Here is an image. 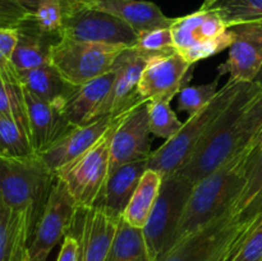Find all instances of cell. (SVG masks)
<instances>
[{
  "label": "cell",
  "mask_w": 262,
  "mask_h": 261,
  "mask_svg": "<svg viewBox=\"0 0 262 261\" xmlns=\"http://www.w3.org/2000/svg\"><path fill=\"white\" fill-rule=\"evenodd\" d=\"M15 2L22 5L30 14H33L45 0H15Z\"/></svg>",
  "instance_id": "41"
},
{
  "label": "cell",
  "mask_w": 262,
  "mask_h": 261,
  "mask_svg": "<svg viewBox=\"0 0 262 261\" xmlns=\"http://www.w3.org/2000/svg\"><path fill=\"white\" fill-rule=\"evenodd\" d=\"M114 78L115 72L112 69L92 81L74 87L63 105V113L67 119L73 125H84L104 117L102 109Z\"/></svg>",
  "instance_id": "18"
},
{
  "label": "cell",
  "mask_w": 262,
  "mask_h": 261,
  "mask_svg": "<svg viewBox=\"0 0 262 261\" xmlns=\"http://www.w3.org/2000/svg\"><path fill=\"white\" fill-rule=\"evenodd\" d=\"M170 30L176 50L192 64L229 49L233 41L232 30L220 15L202 8L174 18Z\"/></svg>",
  "instance_id": "7"
},
{
  "label": "cell",
  "mask_w": 262,
  "mask_h": 261,
  "mask_svg": "<svg viewBox=\"0 0 262 261\" xmlns=\"http://www.w3.org/2000/svg\"><path fill=\"white\" fill-rule=\"evenodd\" d=\"M232 261H262V224L246 240Z\"/></svg>",
  "instance_id": "37"
},
{
  "label": "cell",
  "mask_w": 262,
  "mask_h": 261,
  "mask_svg": "<svg viewBox=\"0 0 262 261\" xmlns=\"http://www.w3.org/2000/svg\"><path fill=\"white\" fill-rule=\"evenodd\" d=\"M104 261H150L142 229L130 227L120 217L114 241Z\"/></svg>",
  "instance_id": "26"
},
{
  "label": "cell",
  "mask_w": 262,
  "mask_h": 261,
  "mask_svg": "<svg viewBox=\"0 0 262 261\" xmlns=\"http://www.w3.org/2000/svg\"><path fill=\"white\" fill-rule=\"evenodd\" d=\"M26 261H41V260H36V258H31L30 256H27V258H26Z\"/></svg>",
  "instance_id": "45"
},
{
  "label": "cell",
  "mask_w": 262,
  "mask_h": 261,
  "mask_svg": "<svg viewBox=\"0 0 262 261\" xmlns=\"http://www.w3.org/2000/svg\"><path fill=\"white\" fill-rule=\"evenodd\" d=\"M248 150L251 151V154H257L262 151V130L258 133L256 137L252 138L250 143H248Z\"/></svg>",
  "instance_id": "43"
},
{
  "label": "cell",
  "mask_w": 262,
  "mask_h": 261,
  "mask_svg": "<svg viewBox=\"0 0 262 261\" xmlns=\"http://www.w3.org/2000/svg\"><path fill=\"white\" fill-rule=\"evenodd\" d=\"M125 48L60 37L51 49L50 61L67 82L77 87L112 71Z\"/></svg>",
  "instance_id": "8"
},
{
  "label": "cell",
  "mask_w": 262,
  "mask_h": 261,
  "mask_svg": "<svg viewBox=\"0 0 262 261\" xmlns=\"http://www.w3.org/2000/svg\"><path fill=\"white\" fill-rule=\"evenodd\" d=\"M192 66L178 51L152 56L141 76L138 99L143 102L171 100L188 81Z\"/></svg>",
  "instance_id": "15"
},
{
  "label": "cell",
  "mask_w": 262,
  "mask_h": 261,
  "mask_svg": "<svg viewBox=\"0 0 262 261\" xmlns=\"http://www.w3.org/2000/svg\"><path fill=\"white\" fill-rule=\"evenodd\" d=\"M8 63H10V60H9V59L7 58V56L4 55V54L2 53V51H0V67L7 66Z\"/></svg>",
  "instance_id": "44"
},
{
  "label": "cell",
  "mask_w": 262,
  "mask_h": 261,
  "mask_svg": "<svg viewBox=\"0 0 262 261\" xmlns=\"http://www.w3.org/2000/svg\"><path fill=\"white\" fill-rule=\"evenodd\" d=\"M87 7L104 10L124 20L141 35L155 28H168L174 18H169L152 2L145 0H92Z\"/></svg>",
  "instance_id": "20"
},
{
  "label": "cell",
  "mask_w": 262,
  "mask_h": 261,
  "mask_svg": "<svg viewBox=\"0 0 262 261\" xmlns=\"http://www.w3.org/2000/svg\"><path fill=\"white\" fill-rule=\"evenodd\" d=\"M77 207L78 205L64 182L55 178L45 209L36 224L28 246V256L31 258L48 260L53 248L69 233Z\"/></svg>",
  "instance_id": "11"
},
{
  "label": "cell",
  "mask_w": 262,
  "mask_h": 261,
  "mask_svg": "<svg viewBox=\"0 0 262 261\" xmlns=\"http://www.w3.org/2000/svg\"><path fill=\"white\" fill-rule=\"evenodd\" d=\"M120 217L101 207H77L68 234L78 241V261L105 260Z\"/></svg>",
  "instance_id": "13"
},
{
  "label": "cell",
  "mask_w": 262,
  "mask_h": 261,
  "mask_svg": "<svg viewBox=\"0 0 262 261\" xmlns=\"http://www.w3.org/2000/svg\"><path fill=\"white\" fill-rule=\"evenodd\" d=\"M201 8L216 12L229 27L262 20V0H210Z\"/></svg>",
  "instance_id": "27"
},
{
  "label": "cell",
  "mask_w": 262,
  "mask_h": 261,
  "mask_svg": "<svg viewBox=\"0 0 262 261\" xmlns=\"http://www.w3.org/2000/svg\"><path fill=\"white\" fill-rule=\"evenodd\" d=\"M146 169L147 160H140L110 171L104 191L95 206L101 207L115 216H122Z\"/></svg>",
  "instance_id": "22"
},
{
  "label": "cell",
  "mask_w": 262,
  "mask_h": 261,
  "mask_svg": "<svg viewBox=\"0 0 262 261\" xmlns=\"http://www.w3.org/2000/svg\"><path fill=\"white\" fill-rule=\"evenodd\" d=\"M63 8V13L67 10H71L73 8L79 7V5H87L89 3H91L92 0H59Z\"/></svg>",
  "instance_id": "42"
},
{
  "label": "cell",
  "mask_w": 262,
  "mask_h": 261,
  "mask_svg": "<svg viewBox=\"0 0 262 261\" xmlns=\"http://www.w3.org/2000/svg\"><path fill=\"white\" fill-rule=\"evenodd\" d=\"M241 127L245 130L250 142L262 130V91L253 97L243 112L241 117Z\"/></svg>",
  "instance_id": "35"
},
{
  "label": "cell",
  "mask_w": 262,
  "mask_h": 261,
  "mask_svg": "<svg viewBox=\"0 0 262 261\" xmlns=\"http://www.w3.org/2000/svg\"><path fill=\"white\" fill-rule=\"evenodd\" d=\"M205 2H210V0H205Z\"/></svg>",
  "instance_id": "46"
},
{
  "label": "cell",
  "mask_w": 262,
  "mask_h": 261,
  "mask_svg": "<svg viewBox=\"0 0 262 261\" xmlns=\"http://www.w3.org/2000/svg\"><path fill=\"white\" fill-rule=\"evenodd\" d=\"M161 183H163V174L160 171L146 169L124 212L122 214V219L127 224L133 228L143 229L160 193Z\"/></svg>",
  "instance_id": "25"
},
{
  "label": "cell",
  "mask_w": 262,
  "mask_h": 261,
  "mask_svg": "<svg viewBox=\"0 0 262 261\" xmlns=\"http://www.w3.org/2000/svg\"><path fill=\"white\" fill-rule=\"evenodd\" d=\"M217 84L219 79L205 84H194V86H184L179 91L178 109L181 112L187 113L188 115H193L202 107L206 106L212 97L217 94Z\"/></svg>",
  "instance_id": "31"
},
{
  "label": "cell",
  "mask_w": 262,
  "mask_h": 261,
  "mask_svg": "<svg viewBox=\"0 0 262 261\" xmlns=\"http://www.w3.org/2000/svg\"><path fill=\"white\" fill-rule=\"evenodd\" d=\"M151 58L152 56L141 53L133 46H128L119 54L113 66L115 72L114 83L105 101L102 115H119L143 102L138 99V83Z\"/></svg>",
  "instance_id": "16"
},
{
  "label": "cell",
  "mask_w": 262,
  "mask_h": 261,
  "mask_svg": "<svg viewBox=\"0 0 262 261\" xmlns=\"http://www.w3.org/2000/svg\"><path fill=\"white\" fill-rule=\"evenodd\" d=\"M261 91L262 87L255 82L246 84L177 173L193 186L247 147L250 141L241 127V117L247 105Z\"/></svg>",
  "instance_id": "2"
},
{
  "label": "cell",
  "mask_w": 262,
  "mask_h": 261,
  "mask_svg": "<svg viewBox=\"0 0 262 261\" xmlns=\"http://www.w3.org/2000/svg\"><path fill=\"white\" fill-rule=\"evenodd\" d=\"M237 252L235 219L230 207L209 224L182 238L159 261H232Z\"/></svg>",
  "instance_id": "9"
},
{
  "label": "cell",
  "mask_w": 262,
  "mask_h": 261,
  "mask_svg": "<svg viewBox=\"0 0 262 261\" xmlns=\"http://www.w3.org/2000/svg\"><path fill=\"white\" fill-rule=\"evenodd\" d=\"M55 173L40 155L8 158L0 155V201L30 215L35 230L55 182Z\"/></svg>",
  "instance_id": "3"
},
{
  "label": "cell",
  "mask_w": 262,
  "mask_h": 261,
  "mask_svg": "<svg viewBox=\"0 0 262 261\" xmlns=\"http://www.w3.org/2000/svg\"><path fill=\"white\" fill-rule=\"evenodd\" d=\"M250 155L248 147L243 148L214 173L193 184L171 247L182 238L209 224L228 209H233L245 182V170Z\"/></svg>",
  "instance_id": "1"
},
{
  "label": "cell",
  "mask_w": 262,
  "mask_h": 261,
  "mask_svg": "<svg viewBox=\"0 0 262 261\" xmlns=\"http://www.w3.org/2000/svg\"><path fill=\"white\" fill-rule=\"evenodd\" d=\"M0 155L8 158H26L37 155L30 136L12 117L0 114Z\"/></svg>",
  "instance_id": "28"
},
{
  "label": "cell",
  "mask_w": 262,
  "mask_h": 261,
  "mask_svg": "<svg viewBox=\"0 0 262 261\" xmlns=\"http://www.w3.org/2000/svg\"><path fill=\"white\" fill-rule=\"evenodd\" d=\"M32 234L30 215L0 201V261H26Z\"/></svg>",
  "instance_id": "23"
},
{
  "label": "cell",
  "mask_w": 262,
  "mask_h": 261,
  "mask_svg": "<svg viewBox=\"0 0 262 261\" xmlns=\"http://www.w3.org/2000/svg\"><path fill=\"white\" fill-rule=\"evenodd\" d=\"M262 188V151L251 154L245 170V182L237 201L233 205L234 216L239 214Z\"/></svg>",
  "instance_id": "30"
},
{
  "label": "cell",
  "mask_w": 262,
  "mask_h": 261,
  "mask_svg": "<svg viewBox=\"0 0 262 261\" xmlns=\"http://www.w3.org/2000/svg\"><path fill=\"white\" fill-rule=\"evenodd\" d=\"M17 72L26 90L50 104L60 106L61 109L66 100L74 90V86L67 82L51 63Z\"/></svg>",
  "instance_id": "24"
},
{
  "label": "cell",
  "mask_w": 262,
  "mask_h": 261,
  "mask_svg": "<svg viewBox=\"0 0 262 261\" xmlns=\"http://www.w3.org/2000/svg\"><path fill=\"white\" fill-rule=\"evenodd\" d=\"M17 28L18 42L10 58L12 66L17 71H27L50 64L51 49L60 40V36L43 32L31 15Z\"/></svg>",
  "instance_id": "21"
},
{
  "label": "cell",
  "mask_w": 262,
  "mask_h": 261,
  "mask_svg": "<svg viewBox=\"0 0 262 261\" xmlns=\"http://www.w3.org/2000/svg\"><path fill=\"white\" fill-rule=\"evenodd\" d=\"M233 32L229 55L217 67L219 76L229 74V81L252 83L262 69V20L230 26Z\"/></svg>",
  "instance_id": "14"
},
{
  "label": "cell",
  "mask_w": 262,
  "mask_h": 261,
  "mask_svg": "<svg viewBox=\"0 0 262 261\" xmlns=\"http://www.w3.org/2000/svg\"><path fill=\"white\" fill-rule=\"evenodd\" d=\"M0 114L13 118L12 106H10L9 92H8L7 84H5L2 71H0ZM13 119H14V118H13Z\"/></svg>",
  "instance_id": "40"
},
{
  "label": "cell",
  "mask_w": 262,
  "mask_h": 261,
  "mask_svg": "<svg viewBox=\"0 0 262 261\" xmlns=\"http://www.w3.org/2000/svg\"><path fill=\"white\" fill-rule=\"evenodd\" d=\"M56 261H78V241L74 235L67 234L63 238Z\"/></svg>",
  "instance_id": "39"
},
{
  "label": "cell",
  "mask_w": 262,
  "mask_h": 261,
  "mask_svg": "<svg viewBox=\"0 0 262 261\" xmlns=\"http://www.w3.org/2000/svg\"><path fill=\"white\" fill-rule=\"evenodd\" d=\"M247 83L233 82L228 79L227 83L217 91L211 101L189 115L188 120L170 140L165 141L158 150L152 151L147 159V169L160 171L161 174L174 173L182 164L189 158L194 148L212 129L217 120L227 112L235 97L241 94Z\"/></svg>",
  "instance_id": "4"
},
{
  "label": "cell",
  "mask_w": 262,
  "mask_h": 261,
  "mask_svg": "<svg viewBox=\"0 0 262 261\" xmlns=\"http://www.w3.org/2000/svg\"><path fill=\"white\" fill-rule=\"evenodd\" d=\"M192 184L179 173L164 174L160 193L142 233L150 261H159L171 247Z\"/></svg>",
  "instance_id": "6"
},
{
  "label": "cell",
  "mask_w": 262,
  "mask_h": 261,
  "mask_svg": "<svg viewBox=\"0 0 262 261\" xmlns=\"http://www.w3.org/2000/svg\"><path fill=\"white\" fill-rule=\"evenodd\" d=\"M30 15L15 0H0V27H18Z\"/></svg>",
  "instance_id": "36"
},
{
  "label": "cell",
  "mask_w": 262,
  "mask_h": 261,
  "mask_svg": "<svg viewBox=\"0 0 262 261\" xmlns=\"http://www.w3.org/2000/svg\"><path fill=\"white\" fill-rule=\"evenodd\" d=\"M133 48L150 56L163 55V54L177 51L170 27L155 28V30L141 33L138 35L137 42Z\"/></svg>",
  "instance_id": "33"
},
{
  "label": "cell",
  "mask_w": 262,
  "mask_h": 261,
  "mask_svg": "<svg viewBox=\"0 0 262 261\" xmlns=\"http://www.w3.org/2000/svg\"><path fill=\"white\" fill-rule=\"evenodd\" d=\"M235 219V240L237 248L242 247L253 230L262 224V188L250 201V204L234 216Z\"/></svg>",
  "instance_id": "32"
},
{
  "label": "cell",
  "mask_w": 262,
  "mask_h": 261,
  "mask_svg": "<svg viewBox=\"0 0 262 261\" xmlns=\"http://www.w3.org/2000/svg\"><path fill=\"white\" fill-rule=\"evenodd\" d=\"M25 87V86H23ZM32 147L37 155L58 142L73 124L67 119L60 106L40 99L25 89Z\"/></svg>",
  "instance_id": "17"
},
{
  "label": "cell",
  "mask_w": 262,
  "mask_h": 261,
  "mask_svg": "<svg viewBox=\"0 0 262 261\" xmlns=\"http://www.w3.org/2000/svg\"><path fill=\"white\" fill-rule=\"evenodd\" d=\"M60 37L84 42L135 46L138 35L124 20L104 10L79 5L64 12Z\"/></svg>",
  "instance_id": "10"
},
{
  "label": "cell",
  "mask_w": 262,
  "mask_h": 261,
  "mask_svg": "<svg viewBox=\"0 0 262 261\" xmlns=\"http://www.w3.org/2000/svg\"><path fill=\"white\" fill-rule=\"evenodd\" d=\"M18 42L17 27H0V51L10 60Z\"/></svg>",
  "instance_id": "38"
},
{
  "label": "cell",
  "mask_w": 262,
  "mask_h": 261,
  "mask_svg": "<svg viewBox=\"0 0 262 261\" xmlns=\"http://www.w3.org/2000/svg\"><path fill=\"white\" fill-rule=\"evenodd\" d=\"M31 18L43 32L49 35L60 36L64 13L59 0H45L37 8V10L31 14Z\"/></svg>",
  "instance_id": "34"
},
{
  "label": "cell",
  "mask_w": 262,
  "mask_h": 261,
  "mask_svg": "<svg viewBox=\"0 0 262 261\" xmlns=\"http://www.w3.org/2000/svg\"><path fill=\"white\" fill-rule=\"evenodd\" d=\"M112 122L113 115H104L89 124L73 125L58 142L41 154V159L48 168L55 173L61 166L67 165L69 161L91 147L106 132Z\"/></svg>",
  "instance_id": "19"
},
{
  "label": "cell",
  "mask_w": 262,
  "mask_h": 261,
  "mask_svg": "<svg viewBox=\"0 0 262 261\" xmlns=\"http://www.w3.org/2000/svg\"><path fill=\"white\" fill-rule=\"evenodd\" d=\"M115 117L106 132L84 153L55 171L68 188L76 204L92 207L97 204L110 171V140Z\"/></svg>",
  "instance_id": "5"
},
{
  "label": "cell",
  "mask_w": 262,
  "mask_h": 261,
  "mask_svg": "<svg viewBox=\"0 0 262 261\" xmlns=\"http://www.w3.org/2000/svg\"><path fill=\"white\" fill-rule=\"evenodd\" d=\"M170 101L171 100H154L147 102L151 133L165 141L176 136L183 125L171 109Z\"/></svg>",
  "instance_id": "29"
},
{
  "label": "cell",
  "mask_w": 262,
  "mask_h": 261,
  "mask_svg": "<svg viewBox=\"0 0 262 261\" xmlns=\"http://www.w3.org/2000/svg\"><path fill=\"white\" fill-rule=\"evenodd\" d=\"M114 117L110 140V171L125 164L147 160L152 153L147 102H140Z\"/></svg>",
  "instance_id": "12"
}]
</instances>
